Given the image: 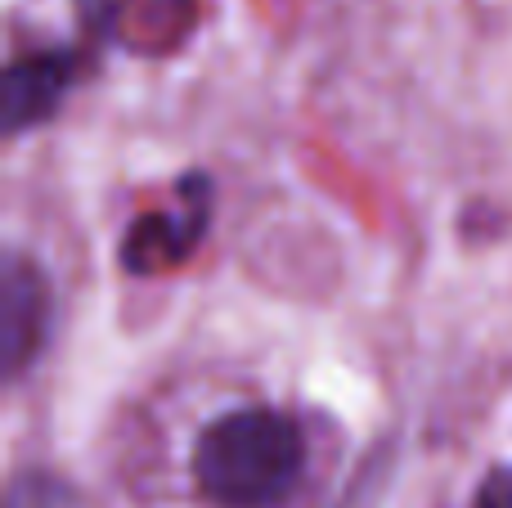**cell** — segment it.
I'll return each mask as SVG.
<instances>
[{
    "instance_id": "1",
    "label": "cell",
    "mask_w": 512,
    "mask_h": 508,
    "mask_svg": "<svg viewBox=\"0 0 512 508\" xmlns=\"http://www.w3.org/2000/svg\"><path fill=\"white\" fill-rule=\"evenodd\" d=\"M189 473L216 508H279L306 477L297 419L265 405L216 414L194 441Z\"/></svg>"
},
{
    "instance_id": "2",
    "label": "cell",
    "mask_w": 512,
    "mask_h": 508,
    "mask_svg": "<svg viewBox=\"0 0 512 508\" xmlns=\"http://www.w3.org/2000/svg\"><path fill=\"white\" fill-rule=\"evenodd\" d=\"M50 279L36 261L23 252L5 257V275H0V365L9 378H18L36 356H41L45 338H50Z\"/></svg>"
},
{
    "instance_id": "3",
    "label": "cell",
    "mask_w": 512,
    "mask_h": 508,
    "mask_svg": "<svg viewBox=\"0 0 512 508\" xmlns=\"http://www.w3.org/2000/svg\"><path fill=\"white\" fill-rule=\"evenodd\" d=\"M207 212H212V189L203 176H189L180 185V207L162 216H140L135 230L122 243L126 270H162L176 266L194 252V243L207 230Z\"/></svg>"
},
{
    "instance_id": "4",
    "label": "cell",
    "mask_w": 512,
    "mask_h": 508,
    "mask_svg": "<svg viewBox=\"0 0 512 508\" xmlns=\"http://www.w3.org/2000/svg\"><path fill=\"white\" fill-rule=\"evenodd\" d=\"M81 14L104 41L162 50L194 23V0H81Z\"/></svg>"
},
{
    "instance_id": "5",
    "label": "cell",
    "mask_w": 512,
    "mask_h": 508,
    "mask_svg": "<svg viewBox=\"0 0 512 508\" xmlns=\"http://www.w3.org/2000/svg\"><path fill=\"white\" fill-rule=\"evenodd\" d=\"M77 81V54L68 50H36L9 63L5 72V131L18 135L27 126L54 117L63 95Z\"/></svg>"
},
{
    "instance_id": "6",
    "label": "cell",
    "mask_w": 512,
    "mask_h": 508,
    "mask_svg": "<svg viewBox=\"0 0 512 508\" xmlns=\"http://www.w3.org/2000/svg\"><path fill=\"white\" fill-rule=\"evenodd\" d=\"M472 508H512V468H495V473L481 482Z\"/></svg>"
}]
</instances>
